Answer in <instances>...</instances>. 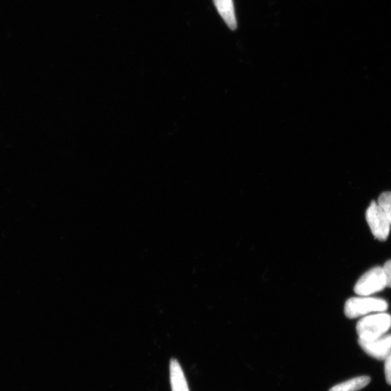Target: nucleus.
<instances>
[{
  "label": "nucleus",
  "instance_id": "obj_1",
  "mask_svg": "<svg viewBox=\"0 0 391 391\" xmlns=\"http://www.w3.org/2000/svg\"><path fill=\"white\" fill-rule=\"evenodd\" d=\"M391 328V315L377 313L361 318L357 325L359 339L372 341L386 334Z\"/></svg>",
  "mask_w": 391,
  "mask_h": 391
},
{
  "label": "nucleus",
  "instance_id": "obj_2",
  "mask_svg": "<svg viewBox=\"0 0 391 391\" xmlns=\"http://www.w3.org/2000/svg\"><path fill=\"white\" fill-rule=\"evenodd\" d=\"M388 305L386 300L372 298H350L345 304L344 313L350 319L368 315L372 313H384Z\"/></svg>",
  "mask_w": 391,
  "mask_h": 391
},
{
  "label": "nucleus",
  "instance_id": "obj_3",
  "mask_svg": "<svg viewBox=\"0 0 391 391\" xmlns=\"http://www.w3.org/2000/svg\"><path fill=\"white\" fill-rule=\"evenodd\" d=\"M386 287L383 267H375L358 280L355 287V292L359 295L368 296L380 292Z\"/></svg>",
  "mask_w": 391,
  "mask_h": 391
},
{
  "label": "nucleus",
  "instance_id": "obj_4",
  "mask_svg": "<svg viewBox=\"0 0 391 391\" xmlns=\"http://www.w3.org/2000/svg\"><path fill=\"white\" fill-rule=\"evenodd\" d=\"M366 219L375 238L386 241L390 234V223L383 209L372 201L366 212Z\"/></svg>",
  "mask_w": 391,
  "mask_h": 391
},
{
  "label": "nucleus",
  "instance_id": "obj_5",
  "mask_svg": "<svg viewBox=\"0 0 391 391\" xmlns=\"http://www.w3.org/2000/svg\"><path fill=\"white\" fill-rule=\"evenodd\" d=\"M359 346L369 356L384 360L391 354V334H386L372 341H358Z\"/></svg>",
  "mask_w": 391,
  "mask_h": 391
},
{
  "label": "nucleus",
  "instance_id": "obj_6",
  "mask_svg": "<svg viewBox=\"0 0 391 391\" xmlns=\"http://www.w3.org/2000/svg\"><path fill=\"white\" fill-rule=\"evenodd\" d=\"M170 376L172 391H190L183 371L175 359L170 362Z\"/></svg>",
  "mask_w": 391,
  "mask_h": 391
},
{
  "label": "nucleus",
  "instance_id": "obj_7",
  "mask_svg": "<svg viewBox=\"0 0 391 391\" xmlns=\"http://www.w3.org/2000/svg\"><path fill=\"white\" fill-rule=\"evenodd\" d=\"M214 3L229 28L235 30L237 27V21L233 0H214Z\"/></svg>",
  "mask_w": 391,
  "mask_h": 391
},
{
  "label": "nucleus",
  "instance_id": "obj_8",
  "mask_svg": "<svg viewBox=\"0 0 391 391\" xmlns=\"http://www.w3.org/2000/svg\"><path fill=\"white\" fill-rule=\"evenodd\" d=\"M370 381V377L368 376H360L336 385L329 391H359L366 387Z\"/></svg>",
  "mask_w": 391,
  "mask_h": 391
},
{
  "label": "nucleus",
  "instance_id": "obj_9",
  "mask_svg": "<svg viewBox=\"0 0 391 391\" xmlns=\"http://www.w3.org/2000/svg\"><path fill=\"white\" fill-rule=\"evenodd\" d=\"M377 203L383 209L391 225V192L381 194Z\"/></svg>",
  "mask_w": 391,
  "mask_h": 391
},
{
  "label": "nucleus",
  "instance_id": "obj_10",
  "mask_svg": "<svg viewBox=\"0 0 391 391\" xmlns=\"http://www.w3.org/2000/svg\"><path fill=\"white\" fill-rule=\"evenodd\" d=\"M382 267L386 279L387 287L391 288V260L387 261Z\"/></svg>",
  "mask_w": 391,
  "mask_h": 391
},
{
  "label": "nucleus",
  "instance_id": "obj_11",
  "mask_svg": "<svg viewBox=\"0 0 391 391\" xmlns=\"http://www.w3.org/2000/svg\"><path fill=\"white\" fill-rule=\"evenodd\" d=\"M385 375L387 383L391 386V354L385 359Z\"/></svg>",
  "mask_w": 391,
  "mask_h": 391
}]
</instances>
